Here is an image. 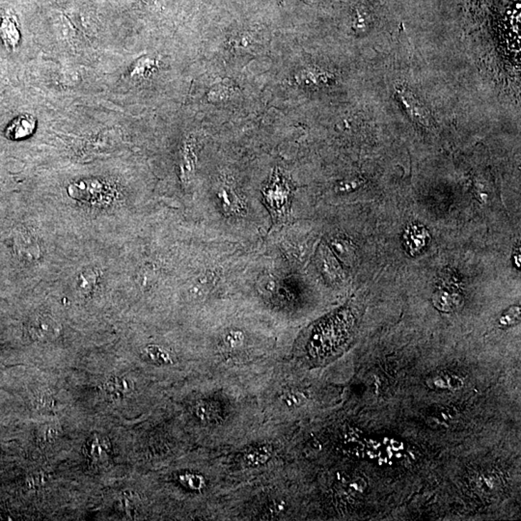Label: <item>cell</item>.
<instances>
[{
    "label": "cell",
    "instance_id": "cell-1",
    "mask_svg": "<svg viewBox=\"0 0 521 521\" xmlns=\"http://www.w3.org/2000/svg\"><path fill=\"white\" fill-rule=\"evenodd\" d=\"M29 333L36 341H49L59 336L60 324L53 317L47 315H40L31 320L28 326Z\"/></svg>",
    "mask_w": 521,
    "mask_h": 521
},
{
    "label": "cell",
    "instance_id": "cell-2",
    "mask_svg": "<svg viewBox=\"0 0 521 521\" xmlns=\"http://www.w3.org/2000/svg\"><path fill=\"white\" fill-rule=\"evenodd\" d=\"M37 120L31 114H21L10 122L4 131V136L9 140L19 141L31 138L36 131Z\"/></svg>",
    "mask_w": 521,
    "mask_h": 521
},
{
    "label": "cell",
    "instance_id": "cell-3",
    "mask_svg": "<svg viewBox=\"0 0 521 521\" xmlns=\"http://www.w3.org/2000/svg\"><path fill=\"white\" fill-rule=\"evenodd\" d=\"M433 304L436 308L444 313H451L461 308L463 304V297L460 288L441 285L438 291L434 292Z\"/></svg>",
    "mask_w": 521,
    "mask_h": 521
},
{
    "label": "cell",
    "instance_id": "cell-4",
    "mask_svg": "<svg viewBox=\"0 0 521 521\" xmlns=\"http://www.w3.org/2000/svg\"><path fill=\"white\" fill-rule=\"evenodd\" d=\"M0 40L9 51H15L21 43V31L16 16L6 14L0 19Z\"/></svg>",
    "mask_w": 521,
    "mask_h": 521
},
{
    "label": "cell",
    "instance_id": "cell-5",
    "mask_svg": "<svg viewBox=\"0 0 521 521\" xmlns=\"http://www.w3.org/2000/svg\"><path fill=\"white\" fill-rule=\"evenodd\" d=\"M17 251L26 259H37L40 255L38 243L33 235L26 231L21 230L16 237Z\"/></svg>",
    "mask_w": 521,
    "mask_h": 521
},
{
    "label": "cell",
    "instance_id": "cell-6",
    "mask_svg": "<svg viewBox=\"0 0 521 521\" xmlns=\"http://www.w3.org/2000/svg\"><path fill=\"white\" fill-rule=\"evenodd\" d=\"M133 388V382L126 378H113L104 384V391L113 399L125 398L130 395Z\"/></svg>",
    "mask_w": 521,
    "mask_h": 521
},
{
    "label": "cell",
    "instance_id": "cell-7",
    "mask_svg": "<svg viewBox=\"0 0 521 521\" xmlns=\"http://www.w3.org/2000/svg\"><path fill=\"white\" fill-rule=\"evenodd\" d=\"M272 450L269 446H259L248 450L243 456V461L248 466H260L265 465L272 458Z\"/></svg>",
    "mask_w": 521,
    "mask_h": 521
},
{
    "label": "cell",
    "instance_id": "cell-8",
    "mask_svg": "<svg viewBox=\"0 0 521 521\" xmlns=\"http://www.w3.org/2000/svg\"><path fill=\"white\" fill-rule=\"evenodd\" d=\"M404 238H406V247H408L409 251L414 253L423 249L428 235H427V232L423 228L413 226L406 231Z\"/></svg>",
    "mask_w": 521,
    "mask_h": 521
},
{
    "label": "cell",
    "instance_id": "cell-9",
    "mask_svg": "<svg viewBox=\"0 0 521 521\" xmlns=\"http://www.w3.org/2000/svg\"><path fill=\"white\" fill-rule=\"evenodd\" d=\"M195 414L201 421L213 422L220 417V411L215 404L200 401L195 406Z\"/></svg>",
    "mask_w": 521,
    "mask_h": 521
},
{
    "label": "cell",
    "instance_id": "cell-10",
    "mask_svg": "<svg viewBox=\"0 0 521 521\" xmlns=\"http://www.w3.org/2000/svg\"><path fill=\"white\" fill-rule=\"evenodd\" d=\"M98 279V274L94 270H86L79 275L78 279V288L79 291L84 295H89L93 292L94 288Z\"/></svg>",
    "mask_w": 521,
    "mask_h": 521
},
{
    "label": "cell",
    "instance_id": "cell-11",
    "mask_svg": "<svg viewBox=\"0 0 521 521\" xmlns=\"http://www.w3.org/2000/svg\"><path fill=\"white\" fill-rule=\"evenodd\" d=\"M332 247H333V249L339 255V257L344 260V262H351L354 259V249L347 240H335L332 242Z\"/></svg>",
    "mask_w": 521,
    "mask_h": 521
},
{
    "label": "cell",
    "instance_id": "cell-12",
    "mask_svg": "<svg viewBox=\"0 0 521 521\" xmlns=\"http://www.w3.org/2000/svg\"><path fill=\"white\" fill-rule=\"evenodd\" d=\"M180 480L183 485L187 486V488L193 490H201L206 486L204 477L198 474H185L181 476Z\"/></svg>",
    "mask_w": 521,
    "mask_h": 521
},
{
    "label": "cell",
    "instance_id": "cell-13",
    "mask_svg": "<svg viewBox=\"0 0 521 521\" xmlns=\"http://www.w3.org/2000/svg\"><path fill=\"white\" fill-rule=\"evenodd\" d=\"M322 260L324 274L329 275L330 279H337L339 277V265L335 262L334 258L324 252Z\"/></svg>",
    "mask_w": 521,
    "mask_h": 521
},
{
    "label": "cell",
    "instance_id": "cell-14",
    "mask_svg": "<svg viewBox=\"0 0 521 521\" xmlns=\"http://www.w3.org/2000/svg\"><path fill=\"white\" fill-rule=\"evenodd\" d=\"M222 202L223 208L228 213H239L242 210V206L240 205L239 200L235 199V195H232V193L227 192V190H222Z\"/></svg>",
    "mask_w": 521,
    "mask_h": 521
},
{
    "label": "cell",
    "instance_id": "cell-15",
    "mask_svg": "<svg viewBox=\"0 0 521 521\" xmlns=\"http://www.w3.org/2000/svg\"><path fill=\"white\" fill-rule=\"evenodd\" d=\"M281 401L288 408H297L304 403L305 396L299 391H290L282 396Z\"/></svg>",
    "mask_w": 521,
    "mask_h": 521
},
{
    "label": "cell",
    "instance_id": "cell-16",
    "mask_svg": "<svg viewBox=\"0 0 521 521\" xmlns=\"http://www.w3.org/2000/svg\"><path fill=\"white\" fill-rule=\"evenodd\" d=\"M147 354L152 361L158 362L160 364H168L171 363V357L168 352H166L165 349H161L160 347L151 346L148 347Z\"/></svg>",
    "mask_w": 521,
    "mask_h": 521
},
{
    "label": "cell",
    "instance_id": "cell-17",
    "mask_svg": "<svg viewBox=\"0 0 521 521\" xmlns=\"http://www.w3.org/2000/svg\"><path fill=\"white\" fill-rule=\"evenodd\" d=\"M520 320V309L513 307L508 310L502 317H500L499 324L501 326H511L518 324Z\"/></svg>",
    "mask_w": 521,
    "mask_h": 521
},
{
    "label": "cell",
    "instance_id": "cell-18",
    "mask_svg": "<svg viewBox=\"0 0 521 521\" xmlns=\"http://www.w3.org/2000/svg\"><path fill=\"white\" fill-rule=\"evenodd\" d=\"M243 339H245V335L242 331H231L226 335L224 342L229 347H238L242 344Z\"/></svg>",
    "mask_w": 521,
    "mask_h": 521
},
{
    "label": "cell",
    "instance_id": "cell-19",
    "mask_svg": "<svg viewBox=\"0 0 521 521\" xmlns=\"http://www.w3.org/2000/svg\"><path fill=\"white\" fill-rule=\"evenodd\" d=\"M229 92L231 93L229 86H226L224 84H220V85L215 86L213 90L210 91V98H213V101L224 100V99L228 98L227 96H229Z\"/></svg>",
    "mask_w": 521,
    "mask_h": 521
},
{
    "label": "cell",
    "instance_id": "cell-20",
    "mask_svg": "<svg viewBox=\"0 0 521 521\" xmlns=\"http://www.w3.org/2000/svg\"><path fill=\"white\" fill-rule=\"evenodd\" d=\"M286 510V503L285 501L276 500L274 502L270 503L269 508H267V512L272 515H278L280 513H283Z\"/></svg>",
    "mask_w": 521,
    "mask_h": 521
}]
</instances>
